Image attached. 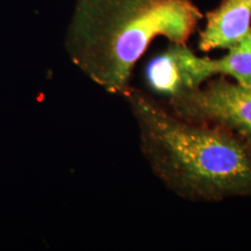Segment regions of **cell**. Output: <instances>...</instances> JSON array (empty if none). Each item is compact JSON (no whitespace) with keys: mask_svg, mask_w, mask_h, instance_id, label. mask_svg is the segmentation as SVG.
Here are the masks:
<instances>
[{"mask_svg":"<svg viewBox=\"0 0 251 251\" xmlns=\"http://www.w3.org/2000/svg\"><path fill=\"white\" fill-rule=\"evenodd\" d=\"M123 98L153 174L191 201L251 198V146L221 127L175 116L151 95L130 87Z\"/></svg>","mask_w":251,"mask_h":251,"instance_id":"obj_1","label":"cell"},{"mask_svg":"<svg viewBox=\"0 0 251 251\" xmlns=\"http://www.w3.org/2000/svg\"><path fill=\"white\" fill-rule=\"evenodd\" d=\"M202 19L193 0H76L64 44L81 72L123 97L153 39L186 45Z\"/></svg>","mask_w":251,"mask_h":251,"instance_id":"obj_2","label":"cell"},{"mask_svg":"<svg viewBox=\"0 0 251 251\" xmlns=\"http://www.w3.org/2000/svg\"><path fill=\"white\" fill-rule=\"evenodd\" d=\"M175 116L219 126L251 146V90L225 77L162 104Z\"/></svg>","mask_w":251,"mask_h":251,"instance_id":"obj_3","label":"cell"},{"mask_svg":"<svg viewBox=\"0 0 251 251\" xmlns=\"http://www.w3.org/2000/svg\"><path fill=\"white\" fill-rule=\"evenodd\" d=\"M198 60V56L187 46L171 43L147 63L144 68L146 84L152 92L164 100L161 104L202 85Z\"/></svg>","mask_w":251,"mask_h":251,"instance_id":"obj_4","label":"cell"},{"mask_svg":"<svg viewBox=\"0 0 251 251\" xmlns=\"http://www.w3.org/2000/svg\"><path fill=\"white\" fill-rule=\"evenodd\" d=\"M251 23V0H224L206 15L198 47L202 51L229 50L250 33Z\"/></svg>","mask_w":251,"mask_h":251,"instance_id":"obj_5","label":"cell"},{"mask_svg":"<svg viewBox=\"0 0 251 251\" xmlns=\"http://www.w3.org/2000/svg\"><path fill=\"white\" fill-rule=\"evenodd\" d=\"M207 67L211 76L228 75L236 83L251 90V29L237 45L220 59L207 58Z\"/></svg>","mask_w":251,"mask_h":251,"instance_id":"obj_6","label":"cell"}]
</instances>
